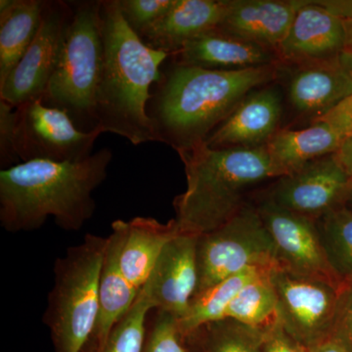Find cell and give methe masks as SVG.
Listing matches in <instances>:
<instances>
[{"instance_id":"obj_2","label":"cell","mask_w":352,"mask_h":352,"mask_svg":"<svg viewBox=\"0 0 352 352\" xmlns=\"http://www.w3.org/2000/svg\"><path fill=\"white\" fill-rule=\"evenodd\" d=\"M275 76V65L212 69L173 61L162 68L147 104L157 142L177 153L204 142L252 90Z\"/></svg>"},{"instance_id":"obj_37","label":"cell","mask_w":352,"mask_h":352,"mask_svg":"<svg viewBox=\"0 0 352 352\" xmlns=\"http://www.w3.org/2000/svg\"><path fill=\"white\" fill-rule=\"evenodd\" d=\"M347 201H349V203H351V205L352 206V189L351 193H349V199H347Z\"/></svg>"},{"instance_id":"obj_19","label":"cell","mask_w":352,"mask_h":352,"mask_svg":"<svg viewBox=\"0 0 352 352\" xmlns=\"http://www.w3.org/2000/svg\"><path fill=\"white\" fill-rule=\"evenodd\" d=\"M124 239V220L112 223L107 237L99 287V312L94 333L82 352H102L113 328L135 302L139 291L124 277L120 256Z\"/></svg>"},{"instance_id":"obj_36","label":"cell","mask_w":352,"mask_h":352,"mask_svg":"<svg viewBox=\"0 0 352 352\" xmlns=\"http://www.w3.org/2000/svg\"><path fill=\"white\" fill-rule=\"evenodd\" d=\"M344 24H346V50L352 53V15L344 20Z\"/></svg>"},{"instance_id":"obj_1","label":"cell","mask_w":352,"mask_h":352,"mask_svg":"<svg viewBox=\"0 0 352 352\" xmlns=\"http://www.w3.org/2000/svg\"><path fill=\"white\" fill-rule=\"evenodd\" d=\"M113 153L108 148L85 161L34 160L0 170V224L9 233L32 232L53 217L78 232L94 217V192L105 182Z\"/></svg>"},{"instance_id":"obj_28","label":"cell","mask_w":352,"mask_h":352,"mask_svg":"<svg viewBox=\"0 0 352 352\" xmlns=\"http://www.w3.org/2000/svg\"><path fill=\"white\" fill-rule=\"evenodd\" d=\"M152 309L155 308L151 300L142 288L129 311L113 328L102 352H143L148 330L146 321Z\"/></svg>"},{"instance_id":"obj_13","label":"cell","mask_w":352,"mask_h":352,"mask_svg":"<svg viewBox=\"0 0 352 352\" xmlns=\"http://www.w3.org/2000/svg\"><path fill=\"white\" fill-rule=\"evenodd\" d=\"M351 131L352 96L317 116L309 126L278 131L266 145L282 177L335 154Z\"/></svg>"},{"instance_id":"obj_32","label":"cell","mask_w":352,"mask_h":352,"mask_svg":"<svg viewBox=\"0 0 352 352\" xmlns=\"http://www.w3.org/2000/svg\"><path fill=\"white\" fill-rule=\"evenodd\" d=\"M263 352H308L307 347L287 332L279 315L276 320L263 329Z\"/></svg>"},{"instance_id":"obj_34","label":"cell","mask_w":352,"mask_h":352,"mask_svg":"<svg viewBox=\"0 0 352 352\" xmlns=\"http://www.w3.org/2000/svg\"><path fill=\"white\" fill-rule=\"evenodd\" d=\"M333 156L352 179V131L346 136Z\"/></svg>"},{"instance_id":"obj_20","label":"cell","mask_w":352,"mask_h":352,"mask_svg":"<svg viewBox=\"0 0 352 352\" xmlns=\"http://www.w3.org/2000/svg\"><path fill=\"white\" fill-rule=\"evenodd\" d=\"M305 3L296 0H231L217 30L276 52Z\"/></svg>"},{"instance_id":"obj_17","label":"cell","mask_w":352,"mask_h":352,"mask_svg":"<svg viewBox=\"0 0 352 352\" xmlns=\"http://www.w3.org/2000/svg\"><path fill=\"white\" fill-rule=\"evenodd\" d=\"M289 83V99L300 112L325 113L352 96V53L296 66Z\"/></svg>"},{"instance_id":"obj_18","label":"cell","mask_w":352,"mask_h":352,"mask_svg":"<svg viewBox=\"0 0 352 352\" xmlns=\"http://www.w3.org/2000/svg\"><path fill=\"white\" fill-rule=\"evenodd\" d=\"M230 4L231 0H175L139 38L152 50L175 54L192 39L219 29Z\"/></svg>"},{"instance_id":"obj_9","label":"cell","mask_w":352,"mask_h":352,"mask_svg":"<svg viewBox=\"0 0 352 352\" xmlns=\"http://www.w3.org/2000/svg\"><path fill=\"white\" fill-rule=\"evenodd\" d=\"M17 109L16 148L21 162L44 160L67 163L85 161L92 155L100 131H80L60 109L43 99L25 102Z\"/></svg>"},{"instance_id":"obj_33","label":"cell","mask_w":352,"mask_h":352,"mask_svg":"<svg viewBox=\"0 0 352 352\" xmlns=\"http://www.w3.org/2000/svg\"><path fill=\"white\" fill-rule=\"evenodd\" d=\"M332 335L342 340L352 351V282L342 289Z\"/></svg>"},{"instance_id":"obj_25","label":"cell","mask_w":352,"mask_h":352,"mask_svg":"<svg viewBox=\"0 0 352 352\" xmlns=\"http://www.w3.org/2000/svg\"><path fill=\"white\" fill-rule=\"evenodd\" d=\"M263 329L231 318L212 322L183 339L187 352H263Z\"/></svg>"},{"instance_id":"obj_31","label":"cell","mask_w":352,"mask_h":352,"mask_svg":"<svg viewBox=\"0 0 352 352\" xmlns=\"http://www.w3.org/2000/svg\"><path fill=\"white\" fill-rule=\"evenodd\" d=\"M17 109L0 99V168L17 166L21 162L16 148Z\"/></svg>"},{"instance_id":"obj_3","label":"cell","mask_w":352,"mask_h":352,"mask_svg":"<svg viewBox=\"0 0 352 352\" xmlns=\"http://www.w3.org/2000/svg\"><path fill=\"white\" fill-rule=\"evenodd\" d=\"M104 53L95 100L98 129L132 145L157 141L147 115L153 85L170 56L143 43L120 13L119 0H103Z\"/></svg>"},{"instance_id":"obj_30","label":"cell","mask_w":352,"mask_h":352,"mask_svg":"<svg viewBox=\"0 0 352 352\" xmlns=\"http://www.w3.org/2000/svg\"><path fill=\"white\" fill-rule=\"evenodd\" d=\"M143 352H187L175 317L157 311L156 319L147 330Z\"/></svg>"},{"instance_id":"obj_12","label":"cell","mask_w":352,"mask_h":352,"mask_svg":"<svg viewBox=\"0 0 352 352\" xmlns=\"http://www.w3.org/2000/svg\"><path fill=\"white\" fill-rule=\"evenodd\" d=\"M351 189V178L333 154L280 177L270 199L280 207L316 220L342 207Z\"/></svg>"},{"instance_id":"obj_23","label":"cell","mask_w":352,"mask_h":352,"mask_svg":"<svg viewBox=\"0 0 352 352\" xmlns=\"http://www.w3.org/2000/svg\"><path fill=\"white\" fill-rule=\"evenodd\" d=\"M45 1H0V85L6 82L36 38Z\"/></svg>"},{"instance_id":"obj_11","label":"cell","mask_w":352,"mask_h":352,"mask_svg":"<svg viewBox=\"0 0 352 352\" xmlns=\"http://www.w3.org/2000/svg\"><path fill=\"white\" fill-rule=\"evenodd\" d=\"M73 14L69 1L46 0L43 20L24 56L0 85V99L17 108L41 98L56 66L65 30Z\"/></svg>"},{"instance_id":"obj_21","label":"cell","mask_w":352,"mask_h":352,"mask_svg":"<svg viewBox=\"0 0 352 352\" xmlns=\"http://www.w3.org/2000/svg\"><path fill=\"white\" fill-rule=\"evenodd\" d=\"M170 58L176 63L212 69L256 68L279 61L274 50L217 29L192 39Z\"/></svg>"},{"instance_id":"obj_27","label":"cell","mask_w":352,"mask_h":352,"mask_svg":"<svg viewBox=\"0 0 352 352\" xmlns=\"http://www.w3.org/2000/svg\"><path fill=\"white\" fill-rule=\"evenodd\" d=\"M316 223L333 270L342 281L352 282V210L333 208Z\"/></svg>"},{"instance_id":"obj_26","label":"cell","mask_w":352,"mask_h":352,"mask_svg":"<svg viewBox=\"0 0 352 352\" xmlns=\"http://www.w3.org/2000/svg\"><path fill=\"white\" fill-rule=\"evenodd\" d=\"M271 271L242 289L227 308L224 318L258 329L266 328L276 320L278 298L271 282Z\"/></svg>"},{"instance_id":"obj_22","label":"cell","mask_w":352,"mask_h":352,"mask_svg":"<svg viewBox=\"0 0 352 352\" xmlns=\"http://www.w3.org/2000/svg\"><path fill=\"white\" fill-rule=\"evenodd\" d=\"M178 233L175 219L162 223L153 217H138L124 221L120 268L138 291L147 283L164 248Z\"/></svg>"},{"instance_id":"obj_8","label":"cell","mask_w":352,"mask_h":352,"mask_svg":"<svg viewBox=\"0 0 352 352\" xmlns=\"http://www.w3.org/2000/svg\"><path fill=\"white\" fill-rule=\"evenodd\" d=\"M270 279L276 291L280 321L294 339L309 349L332 335L346 287L298 276L279 266L271 271Z\"/></svg>"},{"instance_id":"obj_6","label":"cell","mask_w":352,"mask_h":352,"mask_svg":"<svg viewBox=\"0 0 352 352\" xmlns=\"http://www.w3.org/2000/svg\"><path fill=\"white\" fill-rule=\"evenodd\" d=\"M107 238L87 234L54 263V286L43 321L55 352H82L99 312V287Z\"/></svg>"},{"instance_id":"obj_4","label":"cell","mask_w":352,"mask_h":352,"mask_svg":"<svg viewBox=\"0 0 352 352\" xmlns=\"http://www.w3.org/2000/svg\"><path fill=\"white\" fill-rule=\"evenodd\" d=\"M187 188L173 201L180 233L200 236L223 226L244 208L249 187L279 177L267 145L212 149L205 142L178 152Z\"/></svg>"},{"instance_id":"obj_15","label":"cell","mask_w":352,"mask_h":352,"mask_svg":"<svg viewBox=\"0 0 352 352\" xmlns=\"http://www.w3.org/2000/svg\"><path fill=\"white\" fill-rule=\"evenodd\" d=\"M346 44L344 20L319 2L305 1L276 53L281 61L300 66L335 56Z\"/></svg>"},{"instance_id":"obj_7","label":"cell","mask_w":352,"mask_h":352,"mask_svg":"<svg viewBox=\"0 0 352 352\" xmlns=\"http://www.w3.org/2000/svg\"><path fill=\"white\" fill-rule=\"evenodd\" d=\"M197 264L195 296L245 268L276 267L274 242L258 208L245 205L223 226L199 236Z\"/></svg>"},{"instance_id":"obj_10","label":"cell","mask_w":352,"mask_h":352,"mask_svg":"<svg viewBox=\"0 0 352 352\" xmlns=\"http://www.w3.org/2000/svg\"><path fill=\"white\" fill-rule=\"evenodd\" d=\"M258 210L274 242L280 268L338 288L346 286L329 261L316 220L280 207L270 199L263 201Z\"/></svg>"},{"instance_id":"obj_35","label":"cell","mask_w":352,"mask_h":352,"mask_svg":"<svg viewBox=\"0 0 352 352\" xmlns=\"http://www.w3.org/2000/svg\"><path fill=\"white\" fill-rule=\"evenodd\" d=\"M307 349L308 352H352L342 340L333 335Z\"/></svg>"},{"instance_id":"obj_5","label":"cell","mask_w":352,"mask_h":352,"mask_svg":"<svg viewBox=\"0 0 352 352\" xmlns=\"http://www.w3.org/2000/svg\"><path fill=\"white\" fill-rule=\"evenodd\" d=\"M69 3L73 14L41 99L45 105L64 111L80 131H99L95 100L103 62V0Z\"/></svg>"},{"instance_id":"obj_29","label":"cell","mask_w":352,"mask_h":352,"mask_svg":"<svg viewBox=\"0 0 352 352\" xmlns=\"http://www.w3.org/2000/svg\"><path fill=\"white\" fill-rule=\"evenodd\" d=\"M175 3V0H119L122 17L138 36L168 12Z\"/></svg>"},{"instance_id":"obj_16","label":"cell","mask_w":352,"mask_h":352,"mask_svg":"<svg viewBox=\"0 0 352 352\" xmlns=\"http://www.w3.org/2000/svg\"><path fill=\"white\" fill-rule=\"evenodd\" d=\"M282 100L274 88L245 96L233 112L208 134L204 142L212 149L252 148L267 144L277 133Z\"/></svg>"},{"instance_id":"obj_24","label":"cell","mask_w":352,"mask_h":352,"mask_svg":"<svg viewBox=\"0 0 352 352\" xmlns=\"http://www.w3.org/2000/svg\"><path fill=\"white\" fill-rule=\"evenodd\" d=\"M273 268H245L194 296L188 312L182 320L177 321L182 339L201 326L224 319L227 308L242 289L258 278L267 274Z\"/></svg>"},{"instance_id":"obj_14","label":"cell","mask_w":352,"mask_h":352,"mask_svg":"<svg viewBox=\"0 0 352 352\" xmlns=\"http://www.w3.org/2000/svg\"><path fill=\"white\" fill-rule=\"evenodd\" d=\"M198 235L178 233L166 245L147 283L153 307L182 320L198 287Z\"/></svg>"}]
</instances>
